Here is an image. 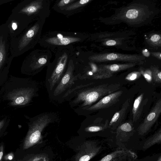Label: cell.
<instances>
[{"label":"cell","instance_id":"cell-11","mask_svg":"<svg viewBox=\"0 0 161 161\" xmlns=\"http://www.w3.org/2000/svg\"><path fill=\"white\" fill-rule=\"evenodd\" d=\"M123 93L122 90L115 91L103 97L91 106L76 113L79 115H86L92 112L109 108L119 101Z\"/></svg>","mask_w":161,"mask_h":161},{"label":"cell","instance_id":"cell-15","mask_svg":"<svg viewBox=\"0 0 161 161\" xmlns=\"http://www.w3.org/2000/svg\"><path fill=\"white\" fill-rule=\"evenodd\" d=\"M139 64L136 63H129L121 64L101 65L98 67L101 72L104 73L110 78L114 73L132 68Z\"/></svg>","mask_w":161,"mask_h":161},{"label":"cell","instance_id":"cell-34","mask_svg":"<svg viewBox=\"0 0 161 161\" xmlns=\"http://www.w3.org/2000/svg\"><path fill=\"white\" fill-rule=\"evenodd\" d=\"M4 123L5 121L4 120H3L0 121V130L3 126Z\"/></svg>","mask_w":161,"mask_h":161},{"label":"cell","instance_id":"cell-13","mask_svg":"<svg viewBox=\"0 0 161 161\" xmlns=\"http://www.w3.org/2000/svg\"><path fill=\"white\" fill-rule=\"evenodd\" d=\"M161 143V128L158 129L151 136L137 142L133 146L132 150L145 151L156 144Z\"/></svg>","mask_w":161,"mask_h":161},{"label":"cell","instance_id":"cell-27","mask_svg":"<svg viewBox=\"0 0 161 161\" xmlns=\"http://www.w3.org/2000/svg\"><path fill=\"white\" fill-rule=\"evenodd\" d=\"M138 14V11L136 9H131L128 10L126 14L127 18L129 19L136 18Z\"/></svg>","mask_w":161,"mask_h":161},{"label":"cell","instance_id":"cell-31","mask_svg":"<svg viewBox=\"0 0 161 161\" xmlns=\"http://www.w3.org/2000/svg\"><path fill=\"white\" fill-rule=\"evenodd\" d=\"M3 144H2L0 146V161L2 158L3 153Z\"/></svg>","mask_w":161,"mask_h":161},{"label":"cell","instance_id":"cell-6","mask_svg":"<svg viewBox=\"0 0 161 161\" xmlns=\"http://www.w3.org/2000/svg\"><path fill=\"white\" fill-rule=\"evenodd\" d=\"M107 146L104 139L85 141L78 148L75 161H89L105 150Z\"/></svg>","mask_w":161,"mask_h":161},{"label":"cell","instance_id":"cell-16","mask_svg":"<svg viewBox=\"0 0 161 161\" xmlns=\"http://www.w3.org/2000/svg\"><path fill=\"white\" fill-rule=\"evenodd\" d=\"M144 93L139 95L135 100L132 108L133 122H136L139 119L143 110L145 103L147 102L146 99L144 100Z\"/></svg>","mask_w":161,"mask_h":161},{"label":"cell","instance_id":"cell-21","mask_svg":"<svg viewBox=\"0 0 161 161\" xmlns=\"http://www.w3.org/2000/svg\"><path fill=\"white\" fill-rule=\"evenodd\" d=\"M6 53L5 45L4 41H3L2 36L0 37V68L4 61Z\"/></svg>","mask_w":161,"mask_h":161},{"label":"cell","instance_id":"cell-32","mask_svg":"<svg viewBox=\"0 0 161 161\" xmlns=\"http://www.w3.org/2000/svg\"><path fill=\"white\" fill-rule=\"evenodd\" d=\"M142 53L146 57H148L150 56V53L146 49L143 50L142 51Z\"/></svg>","mask_w":161,"mask_h":161},{"label":"cell","instance_id":"cell-9","mask_svg":"<svg viewBox=\"0 0 161 161\" xmlns=\"http://www.w3.org/2000/svg\"><path fill=\"white\" fill-rule=\"evenodd\" d=\"M39 90V87L36 86L34 87L22 88L10 93L8 97L11 101L10 104L17 106L28 104L35 96H38L37 92Z\"/></svg>","mask_w":161,"mask_h":161},{"label":"cell","instance_id":"cell-5","mask_svg":"<svg viewBox=\"0 0 161 161\" xmlns=\"http://www.w3.org/2000/svg\"><path fill=\"white\" fill-rule=\"evenodd\" d=\"M161 113V99L160 98L156 102L142 122L137 127L133 137L131 150L137 142L145 138L159 118Z\"/></svg>","mask_w":161,"mask_h":161},{"label":"cell","instance_id":"cell-30","mask_svg":"<svg viewBox=\"0 0 161 161\" xmlns=\"http://www.w3.org/2000/svg\"><path fill=\"white\" fill-rule=\"evenodd\" d=\"M105 43L106 45L107 46H112L115 45L116 43V42L114 40H110L107 41Z\"/></svg>","mask_w":161,"mask_h":161},{"label":"cell","instance_id":"cell-23","mask_svg":"<svg viewBox=\"0 0 161 161\" xmlns=\"http://www.w3.org/2000/svg\"><path fill=\"white\" fill-rule=\"evenodd\" d=\"M134 161H161V154L158 153L141 159L137 158Z\"/></svg>","mask_w":161,"mask_h":161},{"label":"cell","instance_id":"cell-33","mask_svg":"<svg viewBox=\"0 0 161 161\" xmlns=\"http://www.w3.org/2000/svg\"><path fill=\"white\" fill-rule=\"evenodd\" d=\"M12 28L13 30H15L17 27V24L15 23H13L12 24Z\"/></svg>","mask_w":161,"mask_h":161},{"label":"cell","instance_id":"cell-26","mask_svg":"<svg viewBox=\"0 0 161 161\" xmlns=\"http://www.w3.org/2000/svg\"><path fill=\"white\" fill-rule=\"evenodd\" d=\"M49 158L43 154H36L26 161H49Z\"/></svg>","mask_w":161,"mask_h":161},{"label":"cell","instance_id":"cell-3","mask_svg":"<svg viewBox=\"0 0 161 161\" xmlns=\"http://www.w3.org/2000/svg\"><path fill=\"white\" fill-rule=\"evenodd\" d=\"M136 128L131 120L122 123L119 125L112 137L106 142L110 148L124 147L130 150Z\"/></svg>","mask_w":161,"mask_h":161},{"label":"cell","instance_id":"cell-25","mask_svg":"<svg viewBox=\"0 0 161 161\" xmlns=\"http://www.w3.org/2000/svg\"><path fill=\"white\" fill-rule=\"evenodd\" d=\"M90 1L89 0H81L78 1L67 7L66 10H71L75 9L84 5Z\"/></svg>","mask_w":161,"mask_h":161},{"label":"cell","instance_id":"cell-8","mask_svg":"<svg viewBox=\"0 0 161 161\" xmlns=\"http://www.w3.org/2000/svg\"><path fill=\"white\" fill-rule=\"evenodd\" d=\"M102 120V118H97L91 123L83 121L80 130L88 135L100 136L106 142L112 137L113 134L108 128V120H106L104 123L101 122Z\"/></svg>","mask_w":161,"mask_h":161},{"label":"cell","instance_id":"cell-24","mask_svg":"<svg viewBox=\"0 0 161 161\" xmlns=\"http://www.w3.org/2000/svg\"><path fill=\"white\" fill-rule=\"evenodd\" d=\"M141 75L139 71H134L128 74L125 77V79L129 81H132L138 79Z\"/></svg>","mask_w":161,"mask_h":161},{"label":"cell","instance_id":"cell-2","mask_svg":"<svg viewBox=\"0 0 161 161\" xmlns=\"http://www.w3.org/2000/svg\"><path fill=\"white\" fill-rule=\"evenodd\" d=\"M58 119V114L54 112L43 113L31 118L24 140L23 149H28L38 143L42 139L44 129Z\"/></svg>","mask_w":161,"mask_h":161},{"label":"cell","instance_id":"cell-14","mask_svg":"<svg viewBox=\"0 0 161 161\" xmlns=\"http://www.w3.org/2000/svg\"><path fill=\"white\" fill-rule=\"evenodd\" d=\"M129 99H126L123 104L121 109L114 114L109 122L108 128L113 134L117 127L122 123L129 106Z\"/></svg>","mask_w":161,"mask_h":161},{"label":"cell","instance_id":"cell-28","mask_svg":"<svg viewBox=\"0 0 161 161\" xmlns=\"http://www.w3.org/2000/svg\"><path fill=\"white\" fill-rule=\"evenodd\" d=\"M75 1L74 0H62L58 3V6L59 7H63Z\"/></svg>","mask_w":161,"mask_h":161},{"label":"cell","instance_id":"cell-4","mask_svg":"<svg viewBox=\"0 0 161 161\" xmlns=\"http://www.w3.org/2000/svg\"><path fill=\"white\" fill-rule=\"evenodd\" d=\"M79 79L75 71V66L72 61L69 63L65 73L58 85L49 95L53 100L59 102Z\"/></svg>","mask_w":161,"mask_h":161},{"label":"cell","instance_id":"cell-20","mask_svg":"<svg viewBox=\"0 0 161 161\" xmlns=\"http://www.w3.org/2000/svg\"><path fill=\"white\" fill-rule=\"evenodd\" d=\"M153 79L155 82L160 83L161 82V71L156 66H152L151 67Z\"/></svg>","mask_w":161,"mask_h":161},{"label":"cell","instance_id":"cell-19","mask_svg":"<svg viewBox=\"0 0 161 161\" xmlns=\"http://www.w3.org/2000/svg\"><path fill=\"white\" fill-rule=\"evenodd\" d=\"M42 5V1H34L21 10L20 12L28 15H30L39 10L41 8Z\"/></svg>","mask_w":161,"mask_h":161},{"label":"cell","instance_id":"cell-12","mask_svg":"<svg viewBox=\"0 0 161 161\" xmlns=\"http://www.w3.org/2000/svg\"><path fill=\"white\" fill-rule=\"evenodd\" d=\"M137 158L133 151L124 147H117L97 161H134Z\"/></svg>","mask_w":161,"mask_h":161},{"label":"cell","instance_id":"cell-18","mask_svg":"<svg viewBox=\"0 0 161 161\" xmlns=\"http://www.w3.org/2000/svg\"><path fill=\"white\" fill-rule=\"evenodd\" d=\"M80 39L78 37H53L49 38L46 40L47 42L54 45H66L70 43L80 41Z\"/></svg>","mask_w":161,"mask_h":161},{"label":"cell","instance_id":"cell-17","mask_svg":"<svg viewBox=\"0 0 161 161\" xmlns=\"http://www.w3.org/2000/svg\"><path fill=\"white\" fill-rule=\"evenodd\" d=\"M39 29V26L36 24L30 28L21 39L18 48L19 50L26 47L36 34Z\"/></svg>","mask_w":161,"mask_h":161},{"label":"cell","instance_id":"cell-29","mask_svg":"<svg viewBox=\"0 0 161 161\" xmlns=\"http://www.w3.org/2000/svg\"><path fill=\"white\" fill-rule=\"evenodd\" d=\"M160 36L158 34H154L151 36L150 38L151 41L153 42H156L160 41Z\"/></svg>","mask_w":161,"mask_h":161},{"label":"cell","instance_id":"cell-35","mask_svg":"<svg viewBox=\"0 0 161 161\" xmlns=\"http://www.w3.org/2000/svg\"><path fill=\"white\" fill-rule=\"evenodd\" d=\"M155 53V54H154L153 55H155V56L156 57H157L158 58H159L160 59H161V56H158V55H159V54L160 53Z\"/></svg>","mask_w":161,"mask_h":161},{"label":"cell","instance_id":"cell-7","mask_svg":"<svg viewBox=\"0 0 161 161\" xmlns=\"http://www.w3.org/2000/svg\"><path fill=\"white\" fill-rule=\"evenodd\" d=\"M68 56L64 53L56 65L48 70L45 79V85L49 96L58 85L65 72Z\"/></svg>","mask_w":161,"mask_h":161},{"label":"cell","instance_id":"cell-22","mask_svg":"<svg viewBox=\"0 0 161 161\" xmlns=\"http://www.w3.org/2000/svg\"><path fill=\"white\" fill-rule=\"evenodd\" d=\"M139 71L147 81L149 83L153 80L152 71L150 69H144L140 68Z\"/></svg>","mask_w":161,"mask_h":161},{"label":"cell","instance_id":"cell-10","mask_svg":"<svg viewBox=\"0 0 161 161\" xmlns=\"http://www.w3.org/2000/svg\"><path fill=\"white\" fill-rule=\"evenodd\" d=\"M90 59L97 62L110 61H120L141 64L145 59L143 56L136 55L122 54L118 53H105L96 54L89 57Z\"/></svg>","mask_w":161,"mask_h":161},{"label":"cell","instance_id":"cell-1","mask_svg":"<svg viewBox=\"0 0 161 161\" xmlns=\"http://www.w3.org/2000/svg\"><path fill=\"white\" fill-rule=\"evenodd\" d=\"M93 80L78 79L76 83L63 96L59 103L68 102L75 112L91 106L104 96L118 90L119 83L94 85Z\"/></svg>","mask_w":161,"mask_h":161}]
</instances>
